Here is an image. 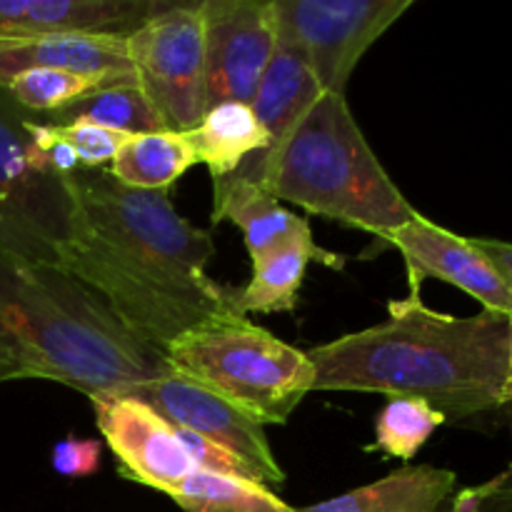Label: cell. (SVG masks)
I'll list each match as a JSON object with an SVG mask.
<instances>
[{
	"mask_svg": "<svg viewBox=\"0 0 512 512\" xmlns=\"http://www.w3.org/2000/svg\"><path fill=\"white\" fill-rule=\"evenodd\" d=\"M50 123H70V120H90L103 128L118 130L125 135L160 133L165 130L163 120L158 118L150 100L145 98L138 83H118L103 85V88L90 90L80 100H75L70 108L50 115Z\"/></svg>",
	"mask_w": 512,
	"mask_h": 512,
	"instance_id": "44dd1931",
	"label": "cell"
},
{
	"mask_svg": "<svg viewBox=\"0 0 512 512\" xmlns=\"http://www.w3.org/2000/svg\"><path fill=\"white\" fill-rule=\"evenodd\" d=\"M195 163L198 155L188 135L160 130V133L130 135L110 160L108 173L120 185L135 190H170L175 180Z\"/></svg>",
	"mask_w": 512,
	"mask_h": 512,
	"instance_id": "d6986e66",
	"label": "cell"
},
{
	"mask_svg": "<svg viewBox=\"0 0 512 512\" xmlns=\"http://www.w3.org/2000/svg\"><path fill=\"white\" fill-rule=\"evenodd\" d=\"M68 235L53 263L93 290L140 340L165 353L180 333L233 313L230 288L208 275L213 235L190 225L170 190H135L108 170L63 175Z\"/></svg>",
	"mask_w": 512,
	"mask_h": 512,
	"instance_id": "6da1fadb",
	"label": "cell"
},
{
	"mask_svg": "<svg viewBox=\"0 0 512 512\" xmlns=\"http://www.w3.org/2000/svg\"><path fill=\"white\" fill-rule=\"evenodd\" d=\"M33 68L65 70L103 85L138 83L125 35L115 33H50L0 40V88Z\"/></svg>",
	"mask_w": 512,
	"mask_h": 512,
	"instance_id": "4fadbf2b",
	"label": "cell"
},
{
	"mask_svg": "<svg viewBox=\"0 0 512 512\" xmlns=\"http://www.w3.org/2000/svg\"><path fill=\"white\" fill-rule=\"evenodd\" d=\"M168 498L183 512H295L265 485L208 470H193Z\"/></svg>",
	"mask_w": 512,
	"mask_h": 512,
	"instance_id": "ffe728a7",
	"label": "cell"
},
{
	"mask_svg": "<svg viewBox=\"0 0 512 512\" xmlns=\"http://www.w3.org/2000/svg\"><path fill=\"white\" fill-rule=\"evenodd\" d=\"M323 93L325 90L320 88L318 78L310 73L303 58L295 55L293 50L278 45L258 90H255V98L250 100L255 115H258V120L263 123L265 133L270 138L265 153L275 150L288 138L290 130L298 125V120L308 113L310 105ZM265 153L253 155V158H260Z\"/></svg>",
	"mask_w": 512,
	"mask_h": 512,
	"instance_id": "e0dca14e",
	"label": "cell"
},
{
	"mask_svg": "<svg viewBox=\"0 0 512 512\" xmlns=\"http://www.w3.org/2000/svg\"><path fill=\"white\" fill-rule=\"evenodd\" d=\"M50 123V120H48ZM50 130L58 140L68 143L78 155L80 168L100 170L105 163L115 158L125 140L130 135L118 133V130L103 128L90 120H70V123H50Z\"/></svg>",
	"mask_w": 512,
	"mask_h": 512,
	"instance_id": "cb8c5ba5",
	"label": "cell"
},
{
	"mask_svg": "<svg viewBox=\"0 0 512 512\" xmlns=\"http://www.w3.org/2000/svg\"><path fill=\"white\" fill-rule=\"evenodd\" d=\"M458 475L435 465H403L375 483L295 512H440L453 498Z\"/></svg>",
	"mask_w": 512,
	"mask_h": 512,
	"instance_id": "2e32d148",
	"label": "cell"
},
{
	"mask_svg": "<svg viewBox=\"0 0 512 512\" xmlns=\"http://www.w3.org/2000/svg\"><path fill=\"white\" fill-rule=\"evenodd\" d=\"M208 108L250 103L278 48L273 0H203Z\"/></svg>",
	"mask_w": 512,
	"mask_h": 512,
	"instance_id": "30bf717a",
	"label": "cell"
},
{
	"mask_svg": "<svg viewBox=\"0 0 512 512\" xmlns=\"http://www.w3.org/2000/svg\"><path fill=\"white\" fill-rule=\"evenodd\" d=\"M103 443L95 438L68 435L50 453V465L60 478H90L100 470Z\"/></svg>",
	"mask_w": 512,
	"mask_h": 512,
	"instance_id": "4316f807",
	"label": "cell"
},
{
	"mask_svg": "<svg viewBox=\"0 0 512 512\" xmlns=\"http://www.w3.org/2000/svg\"><path fill=\"white\" fill-rule=\"evenodd\" d=\"M28 115L0 88V235L25 253L53 260L68 235L70 200L48 150L25 128Z\"/></svg>",
	"mask_w": 512,
	"mask_h": 512,
	"instance_id": "52a82bcc",
	"label": "cell"
},
{
	"mask_svg": "<svg viewBox=\"0 0 512 512\" xmlns=\"http://www.w3.org/2000/svg\"><path fill=\"white\" fill-rule=\"evenodd\" d=\"M123 395L143 400L175 428L188 430V433L238 455L255 470L258 483L265 488L285 483V470L280 468L270 450L263 425L195 380L173 370V373L138 385Z\"/></svg>",
	"mask_w": 512,
	"mask_h": 512,
	"instance_id": "9c48e42d",
	"label": "cell"
},
{
	"mask_svg": "<svg viewBox=\"0 0 512 512\" xmlns=\"http://www.w3.org/2000/svg\"><path fill=\"white\" fill-rule=\"evenodd\" d=\"M313 390L425 400L465 420L512 400L510 318L430 310L420 295L390 300L388 320L308 350Z\"/></svg>",
	"mask_w": 512,
	"mask_h": 512,
	"instance_id": "7a4b0ae2",
	"label": "cell"
},
{
	"mask_svg": "<svg viewBox=\"0 0 512 512\" xmlns=\"http://www.w3.org/2000/svg\"><path fill=\"white\" fill-rule=\"evenodd\" d=\"M213 223L230 220L243 230L250 260H258L268 250L288 240L313 235L308 220L285 210L263 185L243 178L213 180Z\"/></svg>",
	"mask_w": 512,
	"mask_h": 512,
	"instance_id": "9a60e30c",
	"label": "cell"
},
{
	"mask_svg": "<svg viewBox=\"0 0 512 512\" xmlns=\"http://www.w3.org/2000/svg\"><path fill=\"white\" fill-rule=\"evenodd\" d=\"M170 368L258 420L285 425L315 388L308 353L238 313L213 315L165 348Z\"/></svg>",
	"mask_w": 512,
	"mask_h": 512,
	"instance_id": "5b68a950",
	"label": "cell"
},
{
	"mask_svg": "<svg viewBox=\"0 0 512 512\" xmlns=\"http://www.w3.org/2000/svg\"><path fill=\"white\" fill-rule=\"evenodd\" d=\"M475 248L495 265V268L503 273V278L512 285V243L505 240H493V238H473Z\"/></svg>",
	"mask_w": 512,
	"mask_h": 512,
	"instance_id": "83f0119b",
	"label": "cell"
},
{
	"mask_svg": "<svg viewBox=\"0 0 512 512\" xmlns=\"http://www.w3.org/2000/svg\"><path fill=\"white\" fill-rule=\"evenodd\" d=\"M345 260V255L320 248L313 235L288 240L253 260V278L243 288L230 290V308L245 318L248 313H290L298 305L300 285L310 263L343 270Z\"/></svg>",
	"mask_w": 512,
	"mask_h": 512,
	"instance_id": "5bb4252c",
	"label": "cell"
},
{
	"mask_svg": "<svg viewBox=\"0 0 512 512\" xmlns=\"http://www.w3.org/2000/svg\"><path fill=\"white\" fill-rule=\"evenodd\" d=\"M445 423L448 418L425 400L390 398L375 418V443L370 450H380L388 458L408 463Z\"/></svg>",
	"mask_w": 512,
	"mask_h": 512,
	"instance_id": "7402d4cb",
	"label": "cell"
},
{
	"mask_svg": "<svg viewBox=\"0 0 512 512\" xmlns=\"http://www.w3.org/2000/svg\"><path fill=\"white\" fill-rule=\"evenodd\" d=\"M128 58L165 130L188 133L208 110V65L200 3H170L125 35Z\"/></svg>",
	"mask_w": 512,
	"mask_h": 512,
	"instance_id": "8992f818",
	"label": "cell"
},
{
	"mask_svg": "<svg viewBox=\"0 0 512 512\" xmlns=\"http://www.w3.org/2000/svg\"><path fill=\"white\" fill-rule=\"evenodd\" d=\"M440 512H512V465L485 483L455 493Z\"/></svg>",
	"mask_w": 512,
	"mask_h": 512,
	"instance_id": "d4e9b609",
	"label": "cell"
},
{
	"mask_svg": "<svg viewBox=\"0 0 512 512\" xmlns=\"http://www.w3.org/2000/svg\"><path fill=\"white\" fill-rule=\"evenodd\" d=\"M175 433H178L180 443H183L185 450H188L195 470L233 475V478H243V480H253V483H258V475H255V470L250 468L245 460H240L238 455L230 453V450L220 448V445H215V443H208V440L198 438V435L188 433V430H183V428H175Z\"/></svg>",
	"mask_w": 512,
	"mask_h": 512,
	"instance_id": "484cf974",
	"label": "cell"
},
{
	"mask_svg": "<svg viewBox=\"0 0 512 512\" xmlns=\"http://www.w3.org/2000/svg\"><path fill=\"white\" fill-rule=\"evenodd\" d=\"M510 378H512V318H510Z\"/></svg>",
	"mask_w": 512,
	"mask_h": 512,
	"instance_id": "f1b7e54d",
	"label": "cell"
},
{
	"mask_svg": "<svg viewBox=\"0 0 512 512\" xmlns=\"http://www.w3.org/2000/svg\"><path fill=\"white\" fill-rule=\"evenodd\" d=\"M383 243L403 255L410 295H420L423 280L435 278L468 293L488 313L512 318V285L475 248L473 238L450 233L415 210L413 218L393 230Z\"/></svg>",
	"mask_w": 512,
	"mask_h": 512,
	"instance_id": "8fae6325",
	"label": "cell"
},
{
	"mask_svg": "<svg viewBox=\"0 0 512 512\" xmlns=\"http://www.w3.org/2000/svg\"><path fill=\"white\" fill-rule=\"evenodd\" d=\"M413 0H273L278 45L303 58L325 93L345 95L355 65Z\"/></svg>",
	"mask_w": 512,
	"mask_h": 512,
	"instance_id": "ba28073f",
	"label": "cell"
},
{
	"mask_svg": "<svg viewBox=\"0 0 512 512\" xmlns=\"http://www.w3.org/2000/svg\"><path fill=\"white\" fill-rule=\"evenodd\" d=\"M185 135L198 155V163L208 165L213 180L233 175L245 160L265 153L270 145L253 105L233 100L205 110L203 120Z\"/></svg>",
	"mask_w": 512,
	"mask_h": 512,
	"instance_id": "ac0fdd59",
	"label": "cell"
},
{
	"mask_svg": "<svg viewBox=\"0 0 512 512\" xmlns=\"http://www.w3.org/2000/svg\"><path fill=\"white\" fill-rule=\"evenodd\" d=\"M95 88H103V83L65 70L33 68L10 80L3 90L28 113L55 115Z\"/></svg>",
	"mask_w": 512,
	"mask_h": 512,
	"instance_id": "603a6c76",
	"label": "cell"
},
{
	"mask_svg": "<svg viewBox=\"0 0 512 512\" xmlns=\"http://www.w3.org/2000/svg\"><path fill=\"white\" fill-rule=\"evenodd\" d=\"M168 373L165 353L120 323L93 290L0 235V385L50 380L98 398Z\"/></svg>",
	"mask_w": 512,
	"mask_h": 512,
	"instance_id": "3957f363",
	"label": "cell"
},
{
	"mask_svg": "<svg viewBox=\"0 0 512 512\" xmlns=\"http://www.w3.org/2000/svg\"><path fill=\"white\" fill-rule=\"evenodd\" d=\"M105 443L120 460V475L170 495L195 470L173 425L133 395L90 398Z\"/></svg>",
	"mask_w": 512,
	"mask_h": 512,
	"instance_id": "7c38bea8",
	"label": "cell"
},
{
	"mask_svg": "<svg viewBox=\"0 0 512 512\" xmlns=\"http://www.w3.org/2000/svg\"><path fill=\"white\" fill-rule=\"evenodd\" d=\"M233 178L263 185L278 203L368 230L380 243L415 213L338 93L320 95L278 148L245 160Z\"/></svg>",
	"mask_w": 512,
	"mask_h": 512,
	"instance_id": "277c9868",
	"label": "cell"
}]
</instances>
